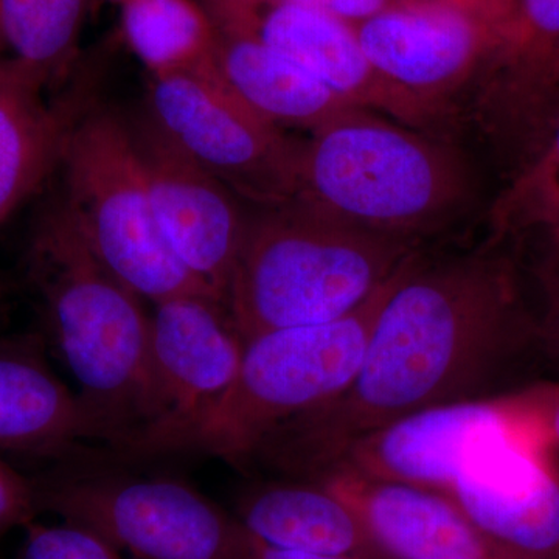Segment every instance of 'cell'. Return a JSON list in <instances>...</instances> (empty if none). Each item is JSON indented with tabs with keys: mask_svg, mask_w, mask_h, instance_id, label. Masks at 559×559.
I'll use <instances>...</instances> for the list:
<instances>
[{
	"mask_svg": "<svg viewBox=\"0 0 559 559\" xmlns=\"http://www.w3.org/2000/svg\"><path fill=\"white\" fill-rule=\"evenodd\" d=\"M525 329L509 259L495 249L430 261L415 252L389 282L347 389L272 430L252 459L294 480L318 479L371 430L484 399Z\"/></svg>",
	"mask_w": 559,
	"mask_h": 559,
	"instance_id": "cell-1",
	"label": "cell"
},
{
	"mask_svg": "<svg viewBox=\"0 0 559 559\" xmlns=\"http://www.w3.org/2000/svg\"><path fill=\"white\" fill-rule=\"evenodd\" d=\"M28 274L103 441L123 450L156 418L151 316L91 249L61 198L40 213Z\"/></svg>",
	"mask_w": 559,
	"mask_h": 559,
	"instance_id": "cell-2",
	"label": "cell"
},
{
	"mask_svg": "<svg viewBox=\"0 0 559 559\" xmlns=\"http://www.w3.org/2000/svg\"><path fill=\"white\" fill-rule=\"evenodd\" d=\"M248 219L226 308L242 341L345 318L417 252L414 240L358 229L297 201Z\"/></svg>",
	"mask_w": 559,
	"mask_h": 559,
	"instance_id": "cell-3",
	"label": "cell"
},
{
	"mask_svg": "<svg viewBox=\"0 0 559 559\" xmlns=\"http://www.w3.org/2000/svg\"><path fill=\"white\" fill-rule=\"evenodd\" d=\"M471 178L450 146L356 108L301 143L294 201L347 226L417 240L465 207Z\"/></svg>",
	"mask_w": 559,
	"mask_h": 559,
	"instance_id": "cell-4",
	"label": "cell"
},
{
	"mask_svg": "<svg viewBox=\"0 0 559 559\" xmlns=\"http://www.w3.org/2000/svg\"><path fill=\"white\" fill-rule=\"evenodd\" d=\"M389 282L345 318L267 331L246 341L240 369L226 392L134 455L194 452L248 462L272 430L347 389L362 362Z\"/></svg>",
	"mask_w": 559,
	"mask_h": 559,
	"instance_id": "cell-5",
	"label": "cell"
},
{
	"mask_svg": "<svg viewBox=\"0 0 559 559\" xmlns=\"http://www.w3.org/2000/svg\"><path fill=\"white\" fill-rule=\"evenodd\" d=\"M60 165L66 209L98 259L140 299L154 305L187 296L221 301L165 240L127 117L106 108L75 116Z\"/></svg>",
	"mask_w": 559,
	"mask_h": 559,
	"instance_id": "cell-6",
	"label": "cell"
},
{
	"mask_svg": "<svg viewBox=\"0 0 559 559\" xmlns=\"http://www.w3.org/2000/svg\"><path fill=\"white\" fill-rule=\"evenodd\" d=\"M35 489L39 510L138 559H249L241 522L179 480L76 476L43 480Z\"/></svg>",
	"mask_w": 559,
	"mask_h": 559,
	"instance_id": "cell-7",
	"label": "cell"
},
{
	"mask_svg": "<svg viewBox=\"0 0 559 559\" xmlns=\"http://www.w3.org/2000/svg\"><path fill=\"white\" fill-rule=\"evenodd\" d=\"M146 116L190 159L260 207L293 201L301 143L235 97L215 70L150 75Z\"/></svg>",
	"mask_w": 559,
	"mask_h": 559,
	"instance_id": "cell-8",
	"label": "cell"
},
{
	"mask_svg": "<svg viewBox=\"0 0 559 559\" xmlns=\"http://www.w3.org/2000/svg\"><path fill=\"white\" fill-rule=\"evenodd\" d=\"M355 28L382 79L436 117L484 70L500 39L498 27L454 0L392 2Z\"/></svg>",
	"mask_w": 559,
	"mask_h": 559,
	"instance_id": "cell-9",
	"label": "cell"
},
{
	"mask_svg": "<svg viewBox=\"0 0 559 559\" xmlns=\"http://www.w3.org/2000/svg\"><path fill=\"white\" fill-rule=\"evenodd\" d=\"M516 411L441 496L516 557L559 559V473Z\"/></svg>",
	"mask_w": 559,
	"mask_h": 559,
	"instance_id": "cell-10",
	"label": "cell"
},
{
	"mask_svg": "<svg viewBox=\"0 0 559 559\" xmlns=\"http://www.w3.org/2000/svg\"><path fill=\"white\" fill-rule=\"evenodd\" d=\"M215 24L259 40L362 109L425 127L428 108L382 79L360 47L355 24L294 0H201Z\"/></svg>",
	"mask_w": 559,
	"mask_h": 559,
	"instance_id": "cell-11",
	"label": "cell"
},
{
	"mask_svg": "<svg viewBox=\"0 0 559 559\" xmlns=\"http://www.w3.org/2000/svg\"><path fill=\"white\" fill-rule=\"evenodd\" d=\"M128 120L165 240L226 305L249 219L237 194L179 150L145 110Z\"/></svg>",
	"mask_w": 559,
	"mask_h": 559,
	"instance_id": "cell-12",
	"label": "cell"
},
{
	"mask_svg": "<svg viewBox=\"0 0 559 559\" xmlns=\"http://www.w3.org/2000/svg\"><path fill=\"white\" fill-rule=\"evenodd\" d=\"M154 307L151 359L157 412L148 428L121 450L130 455L212 406L234 381L245 352L226 305L212 297H178Z\"/></svg>",
	"mask_w": 559,
	"mask_h": 559,
	"instance_id": "cell-13",
	"label": "cell"
},
{
	"mask_svg": "<svg viewBox=\"0 0 559 559\" xmlns=\"http://www.w3.org/2000/svg\"><path fill=\"white\" fill-rule=\"evenodd\" d=\"M513 418L510 393L429 407L371 430L329 471L444 495L481 441Z\"/></svg>",
	"mask_w": 559,
	"mask_h": 559,
	"instance_id": "cell-14",
	"label": "cell"
},
{
	"mask_svg": "<svg viewBox=\"0 0 559 559\" xmlns=\"http://www.w3.org/2000/svg\"><path fill=\"white\" fill-rule=\"evenodd\" d=\"M311 481L347 500L388 559H522L495 543L439 492L331 469Z\"/></svg>",
	"mask_w": 559,
	"mask_h": 559,
	"instance_id": "cell-15",
	"label": "cell"
},
{
	"mask_svg": "<svg viewBox=\"0 0 559 559\" xmlns=\"http://www.w3.org/2000/svg\"><path fill=\"white\" fill-rule=\"evenodd\" d=\"M87 440L103 441L100 426L38 342L0 340V450L61 457Z\"/></svg>",
	"mask_w": 559,
	"mask_h": 559,
	"instance_id": "cell-16",
	"label": "cell"
},
{
	"mask_svg": "<svg viewBox=\"0 0 559 559\" xmlns=\"http://www.w3.org/2000/svg\"><path fill=\"white\" fill-rule=\"evenodd\" d=\"M215 69L235 97L280 130L314 132L359 108L296 62L226 28L218 27Z\"/></svg>",
	"mask_w": 559,
	"mask_h": 559,
	"instance_id": "cell-17",
	"label": "cell"
},
{
	"mask_svg": "<svg viewBox=\"0 0 559 559\" xmlns=\"http://www.w3.org/2000/svg\"><path fill=\"white\" fill-rule=\"evenodd\" d=\"M49 81L17 58H0V224L60 165L75 116L44 97Z\"/></svg>",
	"mask_w": 559,
	"mask_h": 559,
	"instance_id": "cell-18",
	"label": "cell"
},
{
	"mask_svg": "<svg viewBox=\"0 0 559 559\" xmlns=\"http://www.w3.org/2000/svg\"><path fill=\"white\" fill-rule=\"evenodd\" d=\"M242 527L283 550L388 559L356 510L325 485L283 481L249 492L240 507Z\"/></svg>",
	"mask_w": 559,
	"mask_h": 559,
	"instance_id": "cell-19",
	"label": "cell"
},
{
	"mask_svg": "<svg viewBox=\"0 0 559 559\" xmlns=\"http://www.w3.org/2000/svg\"><path fill=\"white\" fill-rule=\"evenodd\" d=\"M559 50V0H516L484 68L480 117L496 132L536 119L550 100V73Z\"/></svg>",
	"mask_w": 559,
	"mask_h": 559,
	"instance_id": "cell-20",
	"label": "cell"
},
{
	"mask_svg": "<svg viewBox=\"0 0 559 559\" xmlns=\"http://www.w3.org/2000/svg\"><path fill=\"white\" fill-rule=\"evenodd\" d=\"M121 31L150 75L215 70L218 27L201 0H130Z\"/></svg>",
	"mask_w": 559,
	"mask_h": 559,
	"instance_id": "cell-21",
	"label": "cell"
},
{
	"mask_svg": "<svg viewBox=\"0 0 559 559\" xmlns=\"http://www.w3.org/2000/svg\"><path fill=\"white\" fill-rule=\"evenodd\" d=\"M87 0H0V36L13 57L47 81L60 80L75 58Z\"/></svg>",
	"mask_w": 559,
	"mask_h": 559,
	"instance_id": "cell-22",
	"label": "cell"
},
{
	"mask_svg": "<svg viewBox=\"0 0 559 559\" xmlns=\"http://www.w3.org/2000/svg\"><path fill=\"white\" fill-rule=\"evenodd\" d=\"M559 219V116L491 210L496 240Z\"/></svg>",
	"mask_w": 559,
	"mask_h": 559,
	"instance_id": "cell-23",
	"label": "cell"
},
{
	"mask_svg": "<svg viewBox=\"0 0 559 559\" xmlns=\"http://www.w3.org/2000/svg\"><path fill=\"white\" fill-rule=\"evenodd\" d=\"M20 559H123L120 550L97 533L80 525H43L35 521L25 527Z\"/></svg>",
	"mask_w": 559,
	"mask_h": 559,
	"instance_id": "cell-24",
	"label": "cell"
},
{
	"mask_svg": "<svg viewBox=\"0 0 559 559\" xmlns=\"http://www.w3.org/2000/svg\"><path fill=\"white\" fill-rule=\"evenodd\" d=\"M511 396L559 473V382H539L511 392Z\"/></svg>",
	"mask_w": 559,
	"mask_h": 559,
	"instance_id": "cell-25",
	"label": "cell"
},
{
	"mask_svg": "<svg viewBox=\"0 0 559 559\" xmlns=\"http://www.w3.org/2000/svg\"><path fill=\"white\" fill-rule=\"evenodd\" d=\"M38 511L35 484L0 460V532L27 527Z\"/></svg>",
	"mask_w": 559,
	"mask_h": 559,
	"instance_id": "cell-26",
	"label": "cell"
},
{
	"mask_svg": "<svg viewBox=\"0 0 559 559\" xmlns=\"http://www.w3.org/2000/svg\"><path fill=\"white\" fill-rule=\"evenodd\" d=\"M539 231L544 235V250L538 275L550 310L559 308V219Z\"/></svg>",
	"mask_w": 559,
	"mask_h": 559,
	"instance_id": "cell-27",
	"label": "cell"
},
{
	"mask_svg": "<svg viewBox=\"0 0 559 559\" xmlns=\"http://www.w3.org/2000/svg\"><path fill=\"white\" fill-rule=\"evenodd\" d=\"M294 2L326 11V13L356 24V22L373 16L393 0H294Z\"/></svg>",
	"mask_w": 559,
	"mask_h": 559,
	"instance_id": "cell-28",
	"label": "cell"
},
{
	"mask_svg": "<svg viewBox=\"0 0 559 559\" xmlns=\"http://www.w3.org/2000/svg\"><path fill=\"white\" fill-rule=\"evenodd\" d=\"M459 5L465 7L466 10L479 14L489 24L495 25L502 32L513 14L516 0H454Z\"/></svg>",
	"mask_w": 559,
	"mask_h": 559,
	"instance_id": "cell-29",
	"label": "cell"
},
{
	"mask_svg": "<svg viewBox=\"0 0 559 559\" xmlns=\"http://www.w3.org/2000/svg\"><path fill=\"white\" fill-rule=\"evenodd\" d=\"M250 535V533H249ZM249 559H359L341 555L305 554V551L283 550L267 546L250 535Z\"/></svg>",
	"mask_w": 559,
	"mask_h": 559,
	"instance_id": "cell-30",
	"label": "cell"
},
{
	"mask_svg": "<svg viewBox=\"0 0 559 559\" xmlns=\"http://www.w3.org/2000/svg\"><path fill=\"white\" fill-rule=\"evenodd\" d=\"M543 336L546 337L547 344L557 353L559 358V308L547 310L543 325Z\"/></svg>",
	"mask_w": 559,
	"mask_h": 559,
	"instance_id": "cell-31",
	"label": "cell"
},
{
	"mask_svg": "<svg viewBox=\"0 0 559 559\" xmlns=\"http://www.w3.org/2000/svg\"><path fill=\"white\" fill-rule=\"evenodd\" d=\"M559 90V50L557 57H555L554 66H551L550 73V97L555 91Z\"/></svg>",
	"mask_w": 559,
	"mask_h": 559,
	"instance_id": "cell-32",
	"label": "cell"
},
{
	"mask_svg": "<svg viewBox=\"0 0 559 559\" xmlns=\"http://www.w3.org/2000/svg\"><path fill=\"white\" fill-rule=\"evenodd\" d=\"M114 2H119L123 5V3L130 2V0H114Z\"/></svg>",
	"mask_w": 559,
	"mask_h": 559,
	"instance_id": "cell-33",
	"label": "cell"
},
{
	"mask_svg": "<svg viewBox=\"0 0 559 559\" xmlns=\"http://www.w3.org/2000/svg\"><path fill=\"white\" fill-rule=\"evenodd\" d=\"M393 2H406V0H393Z\"/></svg>",
	"mask_w": 559,
	"mask_h": 559,
	"instance_id": "cell-34",
	"label": "cell"
},
{
	"mask_svg": "<svg viewBox=\"0 0 559 559\" xmlns=\"http://www.w3.org/2000/svg\"><path fill=\"white\" fill-rule=\"evenodd\" d=\"M0 44H2V36H0Z\"/></svg>",
	"mask_w": 559,
	"mask_h": 559,
	"instance_id": "cell-35",
	"label": "cell"
}]
</instances>
